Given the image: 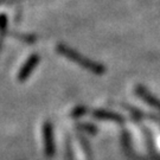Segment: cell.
Wrapping results in <instances>:
<instances>
[{
	"label": "cell",
	"instance_id": "obj_1",
	"mask_svg": "<svg viewBox=\"0 0 160 160\" xmlns=\"http://www.w3.org/2000/svg\"><path fill=\"white\" fill-rule=\"evenodd\" d=\"M58 51L61 52V53H63L65 57L70 58L71 61L81 64L83 68L88 69V70H90V71L95 72V74H102L103 71H104V68H103L101 64H97L95 62H92V61L87 59V58L81 57V55H78L77 52H75L74 50H70V49L65 48L64 45L58 46Z\"/></svg>",
	"mask_w": 160,
	"mask_h": 160
},
{
	"label": "cell",
	"instance_id": "obj_2",
	"mask_svg": "<svg viewBox=\"0 0 160 160\" xmlns=\"http://www.w3.org/2000/svg\"><path fill=\"white\" fill-rule=\"evenodd\" d=\"M137 92H138V95L141 97L143 101H146V102L148 103V104H151L152 107H154V108L159 109L160 110V101L158 100V98H155L153 95H151V92H147L143 87H141V86L137 87Z\"/></svg>",
	"mask_w": 160,
	"mask_h": 160
},
{
	"label": "cell",
	"instance_id": "obj_3",
	"mask_svg": "<svg viewBox=\"0 0 160 160\" xmlns=\"http://www.w3.org/2000/svg\"><path fill=\"white\" fill-rule=\"evenodd\" d=\"M97 118H106V119H114V120H121V118L119 115L115 114H103V112H96L95 114Z\"/></svg>",
	"mask_w": 160,
	"mask_h": 160
}]
</instances>
